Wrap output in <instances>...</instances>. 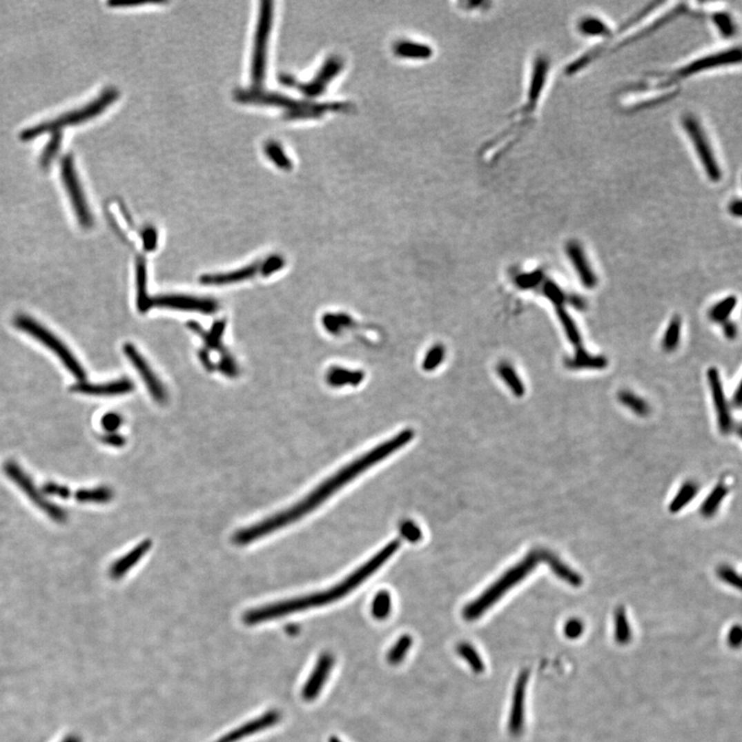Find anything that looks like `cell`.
Returning <instances> with one entry per match:
<instances>
[{
    "instance_id": "obj_52",
    "label": "cell",
    "mask_w": 742,
    "mask_h": 742,
    "mask_svg": "<svg viewBox=\"0 0 742 742\" xmlns=\"http://www.w3.org/2000/svg\"><path fill=\"white\" fill-rule=\"evenodd\" d=\"M283 258H281V257L273 256L271 257L262 266H260V269L261 271H262V275H271V273L279 271L280 269L283 267Z\"/></svg>"
},
{
    "instance_id": "obj_44",
    "label": "cell",
    "mask_w": 742,
    "mask_h": 742,
    "mask_svg": "<svg viewBox=\"0 0 742 742\" xmlns=\"http://www.w3.org/2000/svg\"><path fill=\"white\" fill-rule=\"evenodd\" d=\"M543 282H545V275L541 271L520 273L515 277L516 285L523 290L534 289V288L538 287Z\"/></svg>"
},
{
    "instance_id": "obj_49",
    "label": "cell",
    "mask_w": 742,
    "mask_h": 742,
    "mask_svg": "<svg viewBox=\"0 0 742 742\" xmlns=\"http://www.w3.org/2000/svg\"><path fill=\"white\" fill-rule=\"evenodd\" d=\"M583 632H584V624L582 621L576 620V618L568 621L564 627V633L568 638H578Z\"/></svg>"
},
{
    "instance_id": "obj_8",
    "label": "cell",
    "mask_w": 742,
    "mask_h": 742,
    "mask_svg": "<svg viewBox=\"0 0 742 742\" xmlns=\"http://www.w3.org/2000/svg\"><path fill=\"white\" fill-rule=\"evenodd\" d=\"M551 62L549 58L545 55L537 56L533 62L532 70H531L530 81H529L528 91H527L526 100L522 108L514 115V118L517 119V122L511 126L516 130L523 131L525 127L528 126L530 118L533 113L536 110L539 100L543 95V90L547 85V77H549Z\"/></svg>"
},
{
    "instance_id": "obj_33",
    "label": "cell",
    "mask_w": 742,
    "mask_h": 742,
    "mask_svg": "<svg viewBox=\"0 0 742 742\" xmlns=\"http://www.w3.org/2000/svg\"><path fill=\"white\" fill-rule=\"evenodd\" d=\"M114 497V493L110 488L84 489L75 493V499L81 503H106L110 502Z\"/></svg>"
},
{
    "instance_id": "obj_43",
    "label": "cell",
    "mask_w": 742,
    "mask_h": 742,
    "mask_svg": "<svg viewBox=\"0 0 742 742\" xmlns=\"http://www.w3.org/2000/svg\"><path fill=\"white\" fill-rule=\"evenodd\" d=\"M543 293L556 307L563 306L564 303L567 301V294L555 282L549 280L543 282Z\"/></svg>"
},
{
    "instance_id": "obj_53",
    "label": "cell",
    "mask_w": 742,
    "mask_h": 742,
    "mask_svg": "<svg viewBox=\"0 0 742 742\" xmlns=\"http://www.w3.org/2000/svg\"><path fill=\"white\" fill-rule=\"evenodd\" d=\"M157 236L156 230L153 228H148L144 232V246H145L146 251H153L156 248L157 244Z\"/></svg>"
},
{
    "instance_id": "obj_58",
    "label": "cell",
    "mask_w": 742,
    "mask_h": 742,
    "mask_svg": "<svg viewBox=\"0 0 742 742\" xmlns=\"http://www.w3.org/2000/svg\"><path fill=\"white\" fill-rule=\"evenodd\" d=\"M731 215L735 217H741V200L737 199L731 202L730 206H729Z\"/></svg>"
},
{
    "instance_id": "obj_56",
    "label": "cell",
    "mask_w": 742,
    "mask_h": 742,
    "mask_svg": "<svg viewBox=\"0 0 742 742\" xmlns=\"http://www.w3.org/2000/svg\"><path fill=\"white\" fill-rule=\"evenodd\" d=\"M723 330H724V334L729 340H734L737 335V326L736 324L733 323L731 321H726L722 324Z\"/></svg>"
},
{
    "instance_id": "obj_16",
    "label": "cell",
    "mask_w": 742,
    "mask_h": 742,
    "mask_svg": "<svg viewBox=\"0 0 742 742\" xmlns=\"http://www.w3.org/2000/svg\"><path fill=\"white\" fill-rule=\"evenodd\" d=\"M334 663H335V659L331 654L325 653L320 656L313 672L303 685L302 691H301L303 700L311 702L320 695L331 673Z\"/></svg>"
},
{
    "instance_id": "obj_28",
    "label": "cell",
    "mask_w": 742,
    "mask_h": 742,
    "mask_svg": "<svg viewBox=\"0 0 742 742\" xmlns=\"http://www.w3.org/2000/svg\"><path fill=\"white\" fill-rule=\"evenodd\" d=\"M497 371H498L499 376L502 378L503 382L507 384L509 390L515 394V396H524L526 388H525L522 378H520L513 365L509 364V362H501L497 367Z\"/></svg>"
},
{
    "instance_id": "obj_48",
    "label": "cell",
    "mask_w": 742,
    "mask_h": 742,
    "mask_svg": "<svg viewBox=\"0 0 742 742\" xmlns=\"http://www.w3.org/2000/svg\"><path fill=\"white\" fill-rule=\"evenodd\" d=\"M718 576L723 582L727 583V584L735 587V588H741V576L732 567L722 566V567L719 568Z\"/></svg>"
},
{
    "instance_id": "obj_18",
    "label": "cell",
    "mask_w": 742,
    "mask_h": 742,
    "mask_svg": "<svg viewBox=\"0 0 742 742\" xmlns=\"http://www.w3.org/2000/svg\"><path fill=\"white\" fill-rule=\"evenodd\" d=\"M566 254L572 261L583 285L588 289H594L597 286L598 279L582 246L576 242H568L566 246Z\"/></svg>"
},
{
    "instance_id": "obj_17",
    "label": "cell",
    "mask_w": 742,
    "mask_h": 742,
    "mask_svg": "<svg viewBox=\"0 0 742 742\" xmlns=\"http://www.w3.org/2000/svg\"><path fill=\"white\" fill-rule=\"evenodd\" d=\"M529 681V671L523 670L518 677L514 690L513 703L509 719V731L514 736H519L523 732L525 724V699H526L527 685Z\"/></svg>"
},
{
    "instance_id": "obj_30",
    "label": "cell",
    "mask_w": 742,
    "mask_h": 742,
    "mask_svg": "<svg viewBox=\"0 0 742 742\" xmlns=\"http://www.w3.org/2000/svg\"><path fill=\"white\" fill-rule=\"evenodd\" d=\"M618 401L624 407L632 411L635 415L639 416V417H647L650 411H651L649 403L645 399L639 397L638 395L631 392V391H621L618 393Z\"/></svg>"
},
{
    "instance_id": "obj_31",
    "label": "cell",
    "mask_w": 742,
    "mask_h": 742,
    "mask_svg": "<svg viewBox=\"0 0 742 742\" xmlns=\"http://www.w3.org/2000/svg\"><path fill=\"white\" fill-rule=\"evenodd\" d=\"M556 311H557L558 318H559L560 322L563 326V329L568 340L574 344L576 349L583 346L582 336H580L578 326H576V322L572 319V315L568 313V311L563 306L557 307Z\"/></svg>"
},
{
    "instance_id": "obj_26",
    "label": "cell",
    "mask_w": 742,
    "mask_h": 742,
    "mask_svg": "<svg viewBox=\"0 0 742 742\" xmlns=\"http://www.w3.org/2000/svg\"><path fill=\"white\" fill-rule=\"evenodd\" d=\"M365 373L362 371H351L344 367H332L327 372L326 380L330 386L340 388L344 386L357 387L362 384Z\"/></svg>"
},
{
    "instance_id": "obj_35",
    "label": "cell",
    "mask_w": 742,
    "mask_h": 742,
    "mask_svg": "<svg viewBox=\"0 0 742 742\" xmlns=\"http://www.w3.org/2000/svg\"><path fill=\"white\" fill-rule=\"evenodd\" d=\"M457 653L470 666L473 672H484V661H482V658L480 657V653L476 651L473 645L468 643H460L457 645Z\"/></svg>"
},
{
    "instance_id": "obj_2",
    "label": "cell",
    "mask_w": 742,
    "mask_h": 742,
    "mask_svg": "<svg viewBox=\"0 0 742 742\" xmlns=\"http://www.w3.org/2000/svg\"><path fill=\"white\" fill-rule=\"evenodd\" d=\"M399 547H400V541H391L371 558L367 563L361 565L358 569L346 576L344 580L334 585L327 590L253 608L244 614V624L250 625V626L258 625L283 618L288 614H293L311 609V608L321 607V606L334 603L356 590L363 583L367 582L395 555Z\"/></svg>"
},
{
    "instance_id": "obj_38",
    "label": "cell",
    "mask_w": 742,
    "mask_h": 742,
    "mask_svg": "<svg viewBox=\"0 0 742 742\" xmlns=\"http://www.w3.org/2000/svg\"><path fill=\"white\" fill-rule=\"evenodd\" d=\"M737 302H739V300H737L736 296H728L723 299V300H721L720 302L716 303L710 309V320L714 323L720 324L728 321L731 313L736 307Z\"/></svg>"
},
{
    "instance_id": "obj_24",
    "label": "cell",
    "mask_w": 742,
    "mask_h": 742,
    "mask_svg": "<svg viewBox=\"0 0 742 742\" xmlns=\"http://www.w3.org/2000/svg\"><path fill=\"white\" fill-rule=\"evenodd\" d=\"M607 359L600 355H593L583 346L576 349L572 357H568L565 365L572 371L576 369H603L607 367Z\"/></svg>"
},
{
    "instance_id": "obj_6",
    "label": "cell",
    "mask_w": 742,
    "mask_h": 742,
    "mask_svg": "<svg viewBox=\"0 0 742 742\" xmlns=\"http://www.w3.org/2000/svg\"><path fill=\"white\" fill-rule=\"evenodd\" d=\"M14 324H16L19 329L26 332L27 334L32 336L41 344H45L52 352L55 353V355H57L60 360L64 363V367L79 382L85 380L86 373L83 367H81L72 353L68 350V346L57 336L54 335L51 331H49L47 328L43 327L41 324L37 323L32 318L26 317V315H20V317L17 318Z\"/></svg>"
},
{
    "instance_id": "obj_59",
    "label": "cell",
    "mask_w": 742,
    "mask_h": 742,
    "mask_svg": "<svg viewBox=\"0 0 742 742\" xmlns=\"http://www.w3.org/2000/svg\"><path fill=\"white\" fill-rule=\"evenodd\" d=\"M732 404L734 405V407H736V409H741V384H739V386L737 387L736 391H735L734 394H733Z\"/></svg>"
},
{
    "instance_id": "obj_4",
    "label": "cell",
    "mask_w": 742,
    "mask_h": 742,
    "mask_svg": "<svg viewBox=\"0 0 742 742\" xmlns=\"http://www.w3.org/2000/svg\"><path fill=\"white\" fill-rule=\"evenodd\" d=\"M118 97L119 92L116 89L108 88V89L104 90L93 101L86 104L83 108L72 110L68 114L61 115V116L54 119V120L48 121V122H43L41 124L37 125V126L26 129L21 135V139L24 141H30L37 139V137H41V135H46V133H59L61 129L66 128V127L75 126V125L87 122V121L102 114L108 106H112L118 99Z\"/></svg>"
},
{
    "instance_id": "obj_60",
    "label": "cell",
    "mask_w": 742,
    "mask_h": 742,
    "mask_svg": "<svg viewBox=\"0 0 742 742\" xmlns=\"http://www.w3.org/2000/svg\"><path fill=\"white\" fill-rule=\"evenodd\" d=\"M329 742H342V741H340V739H338V737H331V739H329Z\"/></svg>"
},
{
    "instance_id": "obj_32",
    "label": "cell",
    "mask_w": 742,
    "mask_h": 742,
    "mask_svg": "<svg viewBox=\"0 0 742 742\" xmlns=\"http://www.w3.org/2000/svg\"><path fill=\"white\" fill-rule=\"evenodd\" d=\"M392 596L388 591H380L376 594L371 603L372 616L378 621L387 620L392 612Z\"/></svg>"
},
{
    "instance_id": "obj_37",
    "label": "cell",
    "mask_w": 742,
    "mask_h": 742,
    "mask_svg": "<svg viewBox=\"0 0 742 742\" xmlns=\"http://www.w3.org/2000/svg\"><path fill=\"white\" fill-rule=\"evenodd\" d=\"M727 494H728V487L725 484L718 485L702 505L700 509L702 515L705 518L712 517L718 511Z\"/></svg>"
},
{
    "instance_id": "obj_22",
    "label": "cell",
    "mask_w": 742,
    "mask_h": 742,
    "mask_svg": "<svg viewBox=\"0 0 742 742\" xmlns=\"http://www.w3.org/2000/svg\"><path fill=\"white\" fill-rule=\"evenodd\" d=\"M150 545H152V543H150V540L143 541V543L137 545L133 551L125 555L124 557L115 562L112 567H110V578H114V580H119V578L124 576L131 568L135 567L139 563V560L143 559L144 556L150 549Z\"/></svg>"
},
{
    "instance_id": "obj_13",
    "label": "cell",
    "mask_w": 742,
    "mask_h": 742,
    "mask_svg": "<svg viewBox=\"0 0 742 742\" xmlns=\"http://www.w3.org/2000/svg\"><path fill=\"white\" fill-rule=\"evenodd\" d=\"M707 380L708 384H710V391H712L714 409H716V416H718L719 428H720L722 433H730L734 429V423H733L730 407H729L728 401H727L726 396H725L722 380H721L720 372H719L718 369H714V367L708 369Z\"/></svg>"
},
{
    "instance_id": "obj_20",
    "label": "cell",
    "mask_w": 742,
    "mask_h": 742,
    "mask_svg": "<svg viewBox=\"0 0 742 742\" xmlns=\"http://www.w3.org/2000/svg\"><path fill=\"white\" fill-rule=\"evenodd\" d=\"M392 50L395 56L402 59H429L433 54V49L427 43L407 39H401L395 41L393 43Z\"/></svg>"
},
{
    "instance_id": "obj_11",
    "label": "cell",
    "mask_w": 742,
    "mask_h": 742,
    "mask_svg": "<svg viewBox=\"0 0 742 742\" xmlns=\"http://www.w3.org/2000/svg\"><path fill=\"white\" fill-rule=\"evenodd\" d=\"M150 306L179 309V311H199L206 315L216 313L219 309L218 302L214 299L181 295V294L155 297L150 300Z\"/></svg>"
},
{
    "instance_id": "obj_46",
    "label": "cell",
    "mask_w": 742,
    "mask_h": 742,
    "mask_svg": "<svg viewBox=\"0 0 742 742\" xmlns=\"http://www.w3.org/2000/svg\"><path fill=\"white\" fill-rule=\"evenodd\" d=\"M60 145H61V135H60V133H53L51 141L48 144L47 147L45 148L43 154H41V166L48 167L49 164H51L52 161L55 159L58 152H59Z\"/></svg>"
},
{
    "instance_id": "obj_34",
    "label": "cell",
    "mask_w": 742,
    "mask_h": 742,
    "mask_svg": "<svg viewBox=\"0 0 742 742\" xmlns=\"http://www.w3.org/2000/svg\"><path fill=\"white\" fill-rule=\"evenodd\" d=\"M698 490H699V487L695 482L690 480V482H685L671 502L669 511L671 513H678L681 509L689 505L690 501L695 498Z\"/></svg>"
},
{
    "instance_id": "obj_47",
    "label": "cell",
    "mask_w": 742,
    "mask_h": 742,
    "mask_svg": "<svg viewBox=\"0 0 742 742\" xmlns=\"http://www.w3.org/2000/svg\"><path fill=\"white\" fill-rule=\"evenodd\" d=\"M399 530H400L401 536L409 543H417L423 538L422 529L413 520H403L399 527Z\"/></svg>"
},
{
    "instance_id": "obj_14",
    "label": "cell",
    "mask_w": 742,
    "mask_h": 742,
    "mask_svg": "<svg viewBox=\"0 0 742 742\" xmlns=\"http://www.w3.org/2000/svg\"><path fill=\"white\" fill-rule=\"evenodd\" d=\"M344 68V59L340 56H331L324 62L323 66L309 83L303 84L299 88L306 95H321L327 90L328 86L342 74Z\"/></svg>"
},
{
    "instance_id": "obj_21",
    "label": "cell",
    "mask_w": 742,
    "mask_h": 742,
    "mask_svg": "<svg viewBox=\"0 0 742 742\" xmlns=\"http://www.w3.org/2000/svg\"><path fill=\"white\" fill-rule=\"evenodd\" d=\"M279 720V712H275V710L267 712V714H263L262 716L257 719V720H253L248 724H246L244 726L236 729L233 732L226 735L219 742H235L240 741V739H244V737L250 736L253 733L259 732V731L264 730V729L277 724Z\"/></svg>"
},
{
    "instance_id": "obj_5",
    "label": "cell",
    "mask_w": 742,
    "mask_h": 742,
    "mask_svg": "<svg viewBox=\"0 0 742 742\" xmlns=\"http://www.w3.org/2000/svg\"><path fill=\"white\" fill-rule=\"evenodd\" d=\"M741 48H728L723 51L716 52L710 55L692 60L689 64L681 66V68L669 72H658L654 74L658 79L666 81L669 85L677 86L681 79H689L693 75L714 70V68H723V66H733L741 64Z\"/></svg>"
},
{
    "instance_id": "obj_9",
    "label": "cell",
    "mask_w": 742,
    "mask_h": 742,
    "mask_svg": "<svg viewBox=\"0 0 742 742\" xmlns=\"http://www.w3.org/2000/svg\"><path fill=\"white\" fill-rule=\"evenodd\" d=\"M4 472L6 476L26 494V496L32 501L33 505H37L46 515L58 523H64L66 520V511L61 507L52 503L43 496V492H39L35 482L31 480L30 476H27L26 472L23 471L22 468L12 461L6 462L4 464Z\"/></svg>"
},
{
    "instance_id": "obj_19",
    "label": "cell",
    "mask_w": 742,
    "mask_h": 742,
    "mask_svg": "<svg viewBox=\"0 0 742 742\" xmlns=\"http://www.w3.org/2000/svg\"><path fill=\"white\" fill-rule=\"evenodd\" d=\"M133 390V384L128 378H121L106 384H90L79 382L72 386V391L92 396H117L127 394Z\"/></svg>"
},
{
    "instance_id": "obj_12",
    "label": "cell",
    "mask_w": 742,
    "mask_h": 742,
    "mask_svg": "<svg viewBox=\"0 0 742 742\" xmlns=\"http://www.w3.org/2000/svg\"><path fill=\"white\" fill-rule=\"evenodd\" d=\"M264 8L265 10H262V12H261L252 62L253 79L258 84L261 83L265 77L267 46H269V31H271V8Z\"/></svg>"
},
{
    "instance_id": "obj_10",
    "label": "cell",
    "mask_w": 742,
    "mask_h": 742,
    "mask_svg": "<svg viewBox=\"0 0 742 742\" xmlns=\"http://www.w3.org/2000/svg\"><path fill=\"white\" fill-rule=\"evenodd\" d=\"M61 177L66 192L70 196V202L77 216V220L83 227L90 228L93 224L91 212L88 206L85 194L81 189L77 170H75L74 159L66 157L61 163Z\"/></svg>"
},
{
    "instance_id": "obj_27",
    "label": "cell",
    "mask_w": 742,
    "mask_h": 742,
    "mask_svg": "<svg viewBox=\"0 0 742 742\" xmlns=\"http://www.w3.org/2000/svg\"><path fill=\"white\" fill-rule=\"evenodd\" d=\"M578 30L587 37H610L612 35V29L607 23L604 22L599 17L587 16L583 18L578 23Z\"/></svg>"
},
{
    "instance_id": "obj_25",
    "label": "cell",
    "mask_w": 742,
    "mask_h": 742,
    "mask_svg": "<svg viewBox=\"0 0 742 742\" xmlns=\"http://www.w3.org/2000/svg\"><path fill=\"white\" fill-rule=\"evenodd\" d=\"M541 562H545L551 568V572L567 584L574 587H580L583 584V578L580 574L566 565L561 559L551 551H541Z\"/></svg>"
},
{
    "instance_id": "obj_57",
    "label": "cell",
    "mask_w": 742,
    "mask_h": 742,
    "mask_svg": "<svg viewBox=\"0 0 742 742\" xmlns=\"http://www.w3.org/2000/svg\"><path fill=\"white\" fill-rule=\"evenodd\" d=\"M568 302L574 306V309H578V311H583L586 309V300L580 295H570L567 297Z\"/></svg>"
},
{
    "instance_id": "obj_1",
    "label": "cell",
    "mask_w": 742,
    "mask_h": 742,
    "mask_svg": "<svg viewBox=\"0 0 742 742\" xmlns=\"http://www.w3.org/2000/svg\"><path fill=\"white\" fill-rule=\"evenodd\" d=\"M413 436H415V432L413 430L405 429L399 432L397 436H393L391 440L376 445L371 451L357 458L356 460L342 467L340 471L324 480L313 492L309 493L306 497L297 502L293 507L256 523L252 526L237 531L234 534V543L238 545H250L254 541L266 537L267 535L277 532V530H281L297 520L302 519L303 517L309 515L318 507H321L325 501L333 496L338 491L342 490L344 486L367 471L369 468L380 463L382 460L387 459L395 451H399L409 444L413 440Z\"/></svg>"
},
{
    "instance_id": "obj_51",
    "label": "cell",
    "mask_w": 742,
    "mask_h": 742,
    "mask_svg": "<svg viewBox=\"0 0 742 742\" xmlns=\"http://www.w3.org/2000/svg\"><path fill=\"white\" fill-rule=\"evenodd\" d=\"M122 423V419L118 413H110L104 416L101 419V425L106 431L114 432L118 429Z\"/></svg>"
},
{
    "instance_id": "obj_3",
    "label": "cell",
    "mask_w": 742,
    "mask_h": 742,
    "mask_svg": "<svg viewBox=\"0 0 742 742\" xmlns=\"http://www.w3.org/2000/svg\"><path fill=\"white\" fill-rule=\"evenodd\" d=\"M540 562L541 551H531L522 561L509 568L494 584L485 590L482 595L468 603L464 607L463 618L468 622H473L480 618L511 589L529 576Z\"/></svg>"
},
{
    "instance_id": "obj_36",
    "label": "cell",
    "mask_w": 742,
    "mask_h": 742,
    "mask_svg": "<svg viewBox=\"0 0 742 742\" xmlns=\"http://www.w3.org/2000/svg\"><path fill=\"white\" fill-rule=\"evenodd\" d=\"M681 319L678 315H675L669 322L662 340V348L667 353L676 350L681 342Z\"/></svg>"
},
{
    "instance_id": "obj_55",
    "label": "cell",
    "mask_w": 742,
    "mask_h": 742,
    "mask_svg": "<svg viewBox=\"0 0 742 742\" xmlns=\"http://www.w3.org/2000/svg\"><path fill=\"white\" fill-rule=\"evenodd\" d=\"M742 632L741 626H735L729 632L728 641L732 647H739L741 643Z\"/></svg>"
},
{
    "instance_id": "obj_23",
    "label": "cell",
    "mask_w": 742,
    "mask_h": 742,
    "mask_svg": "<svg viewBox=\"0 0 742 742\" xmlns=\"http://www.w3.org/2000/svg\"><path fill=\"white\" fill-rule=\"evenodd\" d=\"M260 271V265L253 264L237 271L228 273H218V275H204L200 279V283L204 285H228V284L238 283L244 280L251 279Z\"/></svg>"
},
{
    "instance_id": "obj_29",
    "label": "cell",
    "mask_w": 742,
    "mask_h": 742,
    "mask_svg": "<svg viewBox=\"0 0 742 742\" xmlns=\"http://www.w3.org/2000/svg\"><path fill=\"white\" fill-rule=\"evenodd\" d=\"M147 286V269L145 262L139 260L137 263V307L141 313H146L152 307V298L148 296Z\"/></svg>"
},
{
    "instance_id": "obj_40",
    "label": "cell",
    "mask_w": 742,
    "mask_h": 742,
    "mask_svg": "<svg viewBox=\"0 0 742 742\" xmlns=\"http://www.w3.org/2000/svg\"><path fill=\"white\" fill-rule=\"evenodd\" d=\"M614 636L621 645H626L631 638V628L624 608L616 609L614 614Z\"/></svg>"
},
{
    "instance_id": "obj_15",
    "label": "cell",
    "mask_w": 742,
    "mask_h": 742,
    "mask_svg": "<svg viewBox=\"0 0 742 742\" xmlns=\"http://www.w3.org/2000/svg\"><path fill=\"white\" fill-rule=\"evenodd\" d=\"M124 352L131 364L135 367L139 375L143 378V380L145 382L146 386L148 387V390L150 391L153 398L158 401V402L164 403L167 399L166 390H165L163 384H161L159 378H157L156 374L152 371L147 361L139 354V351L135 349L133 344H125Z\"/></svg>"
},
{
    "instance_id": "obj_45",
    "label": "cell",
    "mask_w": 742,
    "mask_h": 742,
    "mask_svg": "<svg viewBox=\"0 0 742 742\" xmlns=\"http://www.w3.org/2000/svg\"><path fill=\"white\" fill-rule=\"evenodd\" d=\"M445 356V346L440 344H436V346H432V348L428 351L425 358H424L422 367H423L424 371H433L434 369H438V367H440V365L442 364Z\"/></svg>"
},
{
    "instance_id": "obj_41",
    "label": "cell",
    "mask_w": 742,
    "mask_h": 742,
    "mask_svg": "<svg viewBox=\"0 0 742 742\" xmlns=\"http://www.w3.org/2000/svg\"><path fill=\"white\" fill-rule=\"evenodd\" d=\"M352 324V318L344 313H328L323 317L324 327L332 334L340 333Z\"/></svg>"
},
{
    "instance_id": "obj_50",
    "label": "cell",
    "mask_w": 742,
    "mask_h": 742,
    "mask_svg": "<svg viewBox=\"0 0 742 742\" xmlns=\"http://www.w3.org/2000/svg\"><path fill=\"white\" fill-rule=\"evenodd\" d=\"M43 490L46 494L61 497V498H68L70 496V490L68 487L55 484V482H48L43 486Z\"/></svg>"
},
{
    "instance_id": "obj_39",
    "label": "cell",
    "mask_w": 742,
    "mask_h": 742,
    "mask_svg": "<svg viewBox=\"0 0 742 742\" xmlns=\"http://www.w3.org/2000/svg\"><path fill=\"white\" fill-rule=\"evenodd\" d=\"M413 643V639L411 635H402V636L395 643V645L391 647L388 654H387V661H388V663H390L391 665H398V664H400L401 662L405 659L407 654H409V651L411 650Z\"/></svg>"
},
{
    "instance_id": "obj_42",
    "label": "cell",
    "mask_w": 742,
    "mask_h": 742,
    "mask_svg": "<svg viewBox=\"0 0 742 742\" xmlns=\"http://www.w3.org/2000/svg\"><path fill=\"white\" fill-rule=\"evenodd\" d=\"M712 20L722 37H731L735 35V21L728 12H714Z\"/></svg>"
},
{
    "instance_id": "obj_54",
    "label": "cell",
    "mask_w": 742,
    "mask_h": 742,
    "mask_svg": "<svg viewBox=\"0 0 742 742\" xmlns=\"http://www.w3.org/2000/svg\"><path fill=\"white\" fill-rule=\"evenodd\" d=\"M102 442L106 445H112V447H120L124 445L125 438L119 436V434L110 432V434L102 436Z\"/></svg>"
},
{
    "instance_id": "obj_7",
    "label": "cell",
    "mask_w": 742,
    "mask_h": 742,
    "mask_svg": "<svg viewBox=\"0 0 742 742\" xmlns=\"http://www.w3.org/2000/svg\"><path fill=\"white\" fill-rule=\"evenodd\" d=\"M681 126L695 148L696 155L703 167L708 179L719 183L723 177V170L716 159L710 139L699 120L694 115L687 114L681 118Z\"/></svg>"
}]
</instances>
